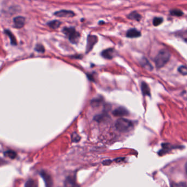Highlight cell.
Here are the masks:
<instances>
[{"label": "cell", "instance_id": "2e32d148", "mask_svg": "<svg viewBox=\"0 0 187 187\" xmlns=\"http://www.w3.org/2000/svg\"><path fill=\"white\" fill-rule=\"evenodd\" d=\"M141 64L144 66V68H146L148 70H152V65L149 63V61L147 60L146 58H143L142 60L141 61Z\"/></svg>", "mask_w": 187, "mask_h": 187}, {"label": "cell", "instance_id": "30bf717a", "mask_svg": "<svg viewBox=\"0 0 187 187\" xmlns=\"http://www.w3.org/2000/svg\"><path fill=\"white\" fill-rule=\"evenodd\" d=\"M101 55L105 59H112L113 57H114V49L112 48L106 49L101 53Z\"/></svg>", "mask_w": 187, "mask_h": 187}, {"label": "cell", "instance_id": "8fae6325", "mask_svg": "<svg viewBox=\"0 0 187 187\" xmlns=\"http://www.w3.org/2000/svg\"><path fill=\"white\" fill-rule=\"evenodd\" d=\"M141 33L135 29H130L126 33V37L128 38H137L141 36Z\"/></svg>", "mask_w": 187, "mask_h": 187}, {"label": "cell", "instance_id": "52a82bcc", "mask_svg": "<svg viewBox=\"0 0 187 187\" xmlns=\"http://www.w3.org/2000/svg\"><path fill=\"white\" fill-rule=\"evenodd\" d=\"M55 16L61 18H71L75 16L74 12L68 10H61L56 12L54 13Z\"/></svg>", "mask_w": 187, "mask_h": 187}, {"label": "cell", "instance_id": "d6986e66", "mask_svg": "<svg viewBox=\"0 0 187 187\" xmlns=\"http://www.w3.org/2000/svg\"><path fill=\"white\" fill-rule=\"evenodd\" d=\"M25 187H38V185L35 180L30 179L26 182Z\"/></svg>", "mask_w": 187, "mask_h": 187}, {"label": "cell", "instance_id": "4fadbf2b", "mask_svg": "<svg viewBox=\"0 0 187 187\" xmlns=\"http://www.w3.org/2000/svg\"><path fill=\"white\" fill-rule=\"evenodd\" d=\"M5 34L8 36V37L10 38L11 40V44L13 46H16L17 44V42H16V38L15 37V36H14L13 34L12 33L11 31L9 30H5Z\"/></svg>", "mask_w": 187, "mask_h": 187}, {"label": "cell", "instance_id": "277c9868", "mask_svg": "<svg viewBox=\"0 0 187 187\" xmlns=\"http://www.w3.org/2000/svg\"><path fill=\"white\" fill-rule=\"evenodd\" d=\"M98 38L96 36L89 35L87 38V48L86 52L87 53L90 52L95 44L98 42Z\"/></svg>", "mask_w": 187, "mask_h": 187}, {"label": "cell", "instance_id": "e0dca14e", "mask_svg": "<svg viewBox=\"0 0 187 187\" xmlns=\"http://www.w3.org/2000/svg\"><path fill=\"white\" fill-rule=\"evenodd\" d=\"M4 154L5 157H8L11 159H15L16 157V155H17L16 152H14V151H12V150H9V151H6V152H5Z\"/></svg>", "mask_w": 187, "mask_h": 187}, {"label": "cell", "instance_id": "8992f818", "mask_svg": "<svg viewBox=\"0 0 187 187\" xmlns=\"http://www.w3.org/2000/svg\"><path fill=\"white\" fill-rule=\"evenodd\" d=\"M14 27L16 29H21L25 24V18L22 16H18L13 19Z\"/></svg>", "mask_w": 187, "mask_h": 187}, {"label": "cell", "instance_id": "603a6c76", "mask_svg": "<svg viewBox=\"0 0 187 187\" xmlns=\"http://www.w3.org/2000/svg\"><path fill=\"white\" fill-rule=\"evenodd\" d=\"M102 102V99L101 98H96L95 99H93L92 101V106H99Z\"/></svg>", "mask_w": 187, "mask_h": 187}, {"label": "cell", "instance_id": "83f0119b", "mask_svg": "<svg viewBox=\"0 0 187 187\" xmlns=\"http://www.w3.org/2000/svg\"><path fill=\"white\" fill-rule=\"evenodd\" d=\"M7 162L5 160H4L2 158H0V166L3 165H5V164H6Z\"/></svg>", "mask_w": 187, "mask_h": 187}, {"label": "cell", "instance_id": "d4e9b609", "mask_svg": "<svg viewBox=\"0 0 187 187\" xmlns=\"http://www.w3.org/2000/svg\"><path fill=\"white\" fill-rule=\"evenodd\" d=\"M35 50L37 52L39 53H44L45 51V49L44 48V47L40 44H37L35 47Z\"/></svg>", "mask_w": 187, "mask_h": 187}, {"label": "cell", "instance_id": "9c48e42d", "mask_svg": "<svg viewBox=\"0 0 187 187\" xmlns=\"http://www.w3.org/2000/svg\"><path fill=\"white\" fill-rule=\"evenodd\" d=\"M65 187H79L76 182V179L72 176H68L65 179Z\"/></svg>", "mask_w": 187, "mask_h": 187}, {"label": "cell", "instance_id": "7402d4cb", "mask_svg": "<svg viewBox=\"0 0 187 187\" xmlns=\"http://www.w3.org/2000/svg\"><path fill=\"white\" fill-rule=\"evenodd\" d=\"M178 70L180 73H181L183 75H187V67L185 66H181L178 68Z\"/></svg>", "mask_w": 187, "mask_h": 187}, {"label": "cell", "instance_id": "ac0fdd59", "mask_svg": "<svg viewBox=\"0 0 187 187\" xmlns=\"http://www.w3.org/2000/svg\"><path fill=\"white\" fill-rule=\"evenodd\" d=\"M177 35L180 38L183 39L184 41L187 42V29L178 31L177 33Z\"/></svg>", "mask_w": 187, "mask_h": 187}, {"label": "cell", "instance_id": "ba28073f", "mask_svg": "<svg viewBox=\"0 0 187 187\" xmlns=\"http://www.w3.org/2000/svg\"><path fill=\"white\" fill-rule=\"evenodd\" d=\"M112 113L114 116H116V117H123V116H126L128 115L129 112L126 109H125L124 107H120L114 110V111Z\"/></svg>", "mask_w": 187, "mask_h": 187}, {"label": "cell", "instance_id": "cb8c5ba5", "mask_svg": "<svg viewBox=\"0 0 187 187\" xmlns=\"http://www.w3.org/2000/svg\"><path fill=\"white\" fill-rule=\"evenodd\" d=\"M171 187H187V185L184 182L174 183L171 185Z\"/></svg>", "mask_w": 187, "mask_h": 187}, {"label": "cell", "instance_id": "ffe728a7", "mask_svg": "<svg viewBox=\"0 0 187 187\" xmlns=\"http://www.w3.org/2000/svg\"><path fill=\"white\" fill-rule=\"evenodd\" d=\"M170 14L173 16H181L183 15V12L179 9H173L170 12Z\"/></svg>", "mask_w": 187, "mask_h": 187}, {"label": "cell", "instance_id": "44dd1931", "mask_svg": "<svg viewBox=\"0 0 187 187\" xmlns=\"http://www.w3.org/2000/svg\"><path fill=\"white\" fill-rule=\"evenodd\" d=\"M163 19L161 18H155L154 19H153V24L155 26H157L163 23Z\"/></svg>", "mask_w": 187, "mask_h": 187}, {"label": "cell", "instance_id": "6da1fadb", "mask_svg": "<svg viewBox=\"0 0 187 187\" xmlns=\"http://www.w3.org/2000/svg\"><path fill=\"white\" fill-rule=\"evenodd\" d=\"M170 57L171 55L168 50L165 49L161 50L155 58V63L157 68H163L169 61Z\"/></svg>", "mask_w": 187, "mask_h": 187}, {"label": "cell", "instance_id": "5b68a950", "mask_svg": "<svg viewBox=\"0 0 187 187\" xmlns=\"http://www.w3.org/2000/svg\"><path fill=\"white\" fill-rule=\"evenodd\" d=\"M40 175L43 179L44 182L46 187H53V181L52 176L47 172L42 171L40 172Z\"/></svg>", "mask_w": 187, "mask_h": 187}, {"label": "cell", "instance_id": "3957f363", "mask_svg": "<svg viewBox=\"0 0 187 187\" xmlns=\"http://www.w3.org/2000/svg\"><path fill=\"white\" fill-rule=\"evenodd\" d=\"M63 33L68 37L71 43L76 44L80 38V34L76 31L73 27H65L63 29Z\"/></svg>", "mask_w": 187, "mask_h": 187}, {"label": "cell", "instance_id": "f1b7e54d", "mask_svg": "<svg viewBox=\"0 0 187 187\" xmlns=\"http://www.w3.org/2000/svg\"><path fill=\"white\" fill-rule=\"evenodd\" d=\"M185 170H186V172H187V163H186V164H185Z\"/></svg>", "mask_w": 187, "mask_h": 187}, {"label": "cell", "instance_id": "7c38bea8", "mask_svg": "<svg viewBox=\"0 0 187 187\" xmlns=\"http://www.w3.org/2000/svg\"><path fill=\"white\" fill-rule=\"evenodd\" d=\"M141 90L143 95L144 96H150L151 95V90L149 86L146 83L143 81L141 83Z\"/></svg>", "mask_w": 187, "mask_h": 187}, {"label": "cell", "instance_id": "484cf974", "mask_svg": "<svg viewBox=\"0 0 187 187\" xmlns=\"http://www.w3.org/2000/svg\"><path fill=\"white\" fill-rule=\"evenodd\" d=\"M106 117H107L106 114H101V115L96 116L95 117V120L98 122H101V121H102L103 120L105 119Z\"/></svg>", "mask_w": 187, "mask_h": 187}, {"label": "cell", "instance_id": "5bb4252c", "mask_svg": "<svg viewBox=\"0 0 187 187\" xmlns=\"http://www.w3.org/2000/svg\"><path fill=\"white\" fill-rule=\"evenodd\" d=\"M129 19L133 20L136 21H140L141 19V15L136 12H133L128 16L127 17Z\"/></svg>", "mask_w": 187, "mask_h": 187}, {"label": "cell", "instance_id": "9a60e30c", "mask_svg": "<svg viewBox=\"0 0 187 187\" xmlns=\"http://www.w3.org/2000/svg\"><path fill=\"white\" fill-rule=\"evenodd\" d=\"M61 24V22H59V20H53L52 22H49L48 23V25L53 29H57L60 26Z\"/></svg>", "mask_w": 187, "mask_h": 187}, {"label": "cell", "instance_id": "4316f807", "mask_svg": "<svg viewBox=\"0 0 187 187\" xmlns=\"http://www.w3.org/2000/svg\"><path fill=\"white\" fill-rule=\"evenodd\" d=\"M72 140L73 142H78L80 140V137L76 133H74L72 136Z\"/></svg>", "mask_w": 187, "mask_h": 187}, {"label": "cell", "instance_id": "7a4b0ae2", "mask_svg": "<svg viewBox=\"0 0 187 187\" xmlns=\"http://www.w3.org/2000/svg\"><path fill=\"white\" fill-rule=\"evenodd\" d=\"M133 127V123L130 120L120 118L116 123V127L120 132H126L130 131Z\"/></svg>", "mask_w": 187, "mask_h": 187}]
</instances>
